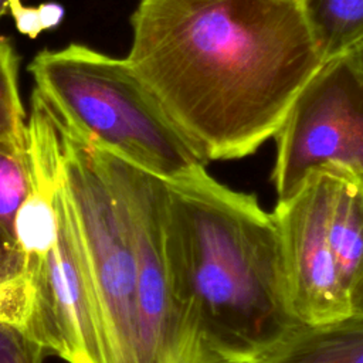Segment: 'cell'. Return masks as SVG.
<instances>
[{"label":"cell","instance_id":"cell-2","mask_svg":"<svg viewBox=\"0 0 363 363\" xmlns=\"http://www.w3.org/2000/svg\"><path fill=\"white\" fill-rule=\"evenodd\" d=\"M164 247L190 363H255L301 322L275 220L204 166L166 180Z\"/></svg>","mask_w":363,"mask_h":363},{"label":"cell","instance_id":"cell-7","mask_svg":"<svg viewBox=\"0 0 363 363\" xmlns=\"http://www.w3.org/2000/svg\"><path fill=\"white\" fill-rule=\"evenodd\" d=\"M329 176L311 172L271 213L278 230L288 301L301 323L312 325L353 312L343 286L328 224Z\"/></svg>","mask_w":363,"mask_h":363},{"label":"cell","instance_id":"cell-12","mask_svg":"<svg viewBox=\"0 0 363 363\" xmlns=\"http://www.w3.org/2000/svg\"><path fill=\"white\" fill-rule=\"evenodd\" d=\"M18 60L13 45L0 38V139L26 130V111L17 84Z\"/></svg>","mask_w":363,"mask_h":363},{"label":"cell","instance_id":"cell-18","mask_svg":"<svg viewBox=\"0 0 363 363\" xmlns=\"http://www.w3.org/2000/svg\"><path fill=\"white\" fill-rule=\"evenodd\" d=\"M345 55L347 57V60L352 62V65L356 68V71L363 78V43L357 44L354 48L347 51Z\"/></svg>","mask_w":363,"mask_h":363},{"label":"cell","instance_id":"cell-1","mask_svg":"<svg viewBox=\"0 0 363 363\" xmlns=\"http://www.w3.org/2000/svg\"><path fill=\"white\" fill-rule=\"evenodd\" d=\"M129 65L207 162L274 138L323 64L301 0H138Z\"/></svg>","mask_w":363,"mask_h":363},{"label":"cell","instance_id":"cell-9","mask_svg":"<svg viewBox=\"0 0 363 363\" xmlns=\"http://www.w3.org/2000/svg\"><path fill=\"white\" fill-rule=\"evenodd\" d=\"M255 363H363V308L298 325Z\"/></svg>","mask_w":363,"mask_h":363},{"label":"cell","instance_id":"cell-11","mask_svg":"<svg viewBox=\"0 0 363 363\" xmlns=\"http://www.w3.org/2000/svg\"><path fill=\"white\" fill-rule=\"evenodd\" d=\"M30 191L26 130L0 139V227L16 245L14 221Z\"/></svg>","mask_w":363,"mask_h":363},{"label":"cell","instance_id":"cell-3","mask_svg":"<svg viewBox=\"0 0 363 363\" xmlns=\"http://www.w3.org/2000/svg\"><path fill=\"white\" fill-rule=\"evenodd\" d=\"M35 88L98 145L164 180L204 166L126 58L84 44L40 51Z\"/></svg>","mask_w":363,"mask_h":363},{"label":"cell","instance_id":"cell-13","mask_svg":"<svg viewBox=\"0 0 363 363\" xmlns=\"http://www.w3.org/2000/svg\"><path fill=\"white\" fill-rule=\"evenodd\" d=\"M31 315V289L26 272L0 275V323L27 333Z\"/></svg>","mask_w":363,"mask_h":363},{"label":"cell","instance_id":"cell-17","mask_svg":"<svg viewBox=\"0 0 363 363\" xmlns=\"http://www.w3.org/2000/svg\"><path fill=\"white\" fill-rule=\"evenodd\" d=\"M38 9L44 30L57 27L64 17V9L57 3H44L38 6Z\"/></svg>","mask_w":363,"mask_h":363},{"label":"cell","instance_id":"cell-6","mask_svg":"<svg viewBox=\"0 0 363 363\" xmlns=\"http://www.w3.org/2000/svg\"><path fill=\"white\" fill-rule=\"evenodd\" d=\"M98 147L123 207L135 250L139 363H190L164 247L166 180L101 145Z\"/></svg>","mask_w":363,"mask_h":363},{"label":"cell","instance_id":"cell-15","mask_svg":"<svg viewBox=\"0 0 363 363\" xmlns=\"http://www.w3.org/2000/svg\"><path fill=\"white\" fill-rule=\"evenodd\" d=\"M9 13L13 16L16 27L21 34L35 38L41 31H44L38 7L23 6L20 0H11Z\"/></svg>","mask_w":363,"mask_h":363},{"label":"cell","instance_id":"cell-8","mask_svg":"<svg viewBox=\"0 0 363 363\" xmlns=\"http://www.w3.org/2000/svg\"><path fill=\"white\" fill-rule=\"evenodd\" d=\"M319 169L329 176V235L343 286L356 311L363 291V182L340 169Z\"/></svg>","mask_w":363,"mask_h":363},{"label":"cell","instance_id":"cell-19","mask_svg":"<svg viewBox=\"0 0 363 363\" xmlns=\"http://www.w3.org/2000/svg\"><path fill=\"white\" fill-rule=\"evenodd\" d=\"M10 3L11 0H0V17H3L9 11Z\"/></svg>","mask_w":363,"mask_h":363},{"label":"cell","instance_id":"cell-10","mask_svg":"<svg viewBox=\"0 0 363 363\" xmlns=\"http://www.w3.org/2000/svg\"><path fill=\"white\" fill-rule=\"evenodd\" d=\"M301 6L323 62L363 43V0H301Z\"/></svg>","mask_w":363,"mask_h":363},{"label":"cell","instance_id":"cell-20","mask_svg":"<svg viewBox=\"0 0 363 363\" xmlns=\"http://www.w3.org/2000/svg\"><path fill=\"white\" fill-rule=\"evenodd\" d=\"M363 308V291H362V294H360V298H359V302H357V309H362ZM356 309V311H357Z\"/></svg>","mask_w":363,"mask_h":363},{"label":"cell","instance_id":"cell-4","mask_svg":"<svg viewBox=\"0 0 363 363\" xmlns=\"http://www.w3.org/2000/svg\"><path fill=\"white\" fill-rule=\"evenodd\" d=\"M48 104L62 182L95 296L105 363H139L136 259L123 207L96 142Z\"/></svg>","mask_w":363,"mask_h":363},{"label":"cell","instance_id":"cell-16","mask_svg":"<svg viewBox=\"0 0 363 363\" xmlns=\"http://www.w3.org/2000/svg\"><path fill=\"white\" fill-rule=\"evenodd\" d=\"M23 271L24 268L17 247L7 238L0 227V275H14Z\"/></svg>","mask_w":363,"mask_h":363},{"label":"cell","instance_id":"cell-5","mask_svg":"<svg viewBox=\"0 0 363 363\" xmlns=\"http://www.w3.org/2000/svg\"><path fill=\"white\" fill-rule=\"evenodd\" d=\"M274 138L277 200L288 199L319 167L363 182V78L346 55L325 61L308 79Z\"/></svg>","mask_w":363,"mask_h":363},{"label":"cell","instance_id":"cell-14","mask_svg":"<svg viewBox=\"0 0 363 363\" xmlns=\"http://www.w3.org/2000/svg\"><path fill=\"white\" fill-rule=\"evenodd\" d=\"M45 349L24 330L0 323V363H43Z\"/></svg>","mask_w":363,"mask_h":363}]
</instances>
